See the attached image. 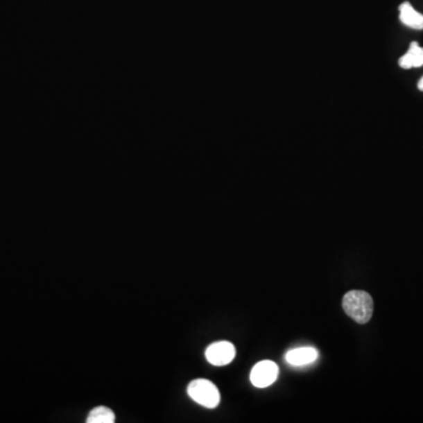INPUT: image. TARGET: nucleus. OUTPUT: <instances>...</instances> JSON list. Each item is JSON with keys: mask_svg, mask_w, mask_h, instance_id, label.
Here are the masks:
<instances>
[{"mask_svg": "<svg viewBox=\"0 0 423 423\" xmlns=\"http://www.w3.org/2000/svg\"><path fill=\"white\" fill-rule=\"evenodd\" d=\"M417 87H419L420 91H423V77L421 78V80L419 81V84H417Z\"/></svg>", "mask_w": 423, "mask_h": 423, "instance_id": "1a4fd4ad", "label": "nucleus"}, {"mask_svg": "<svg viewBox=\"0 0 423 423\" xmlns=\"http://www.w3.org/2000/svg\"><path fill=\"white\" fill-rule=\"evenodd\" d=\"M399 65L404 69L423 66V49L416 42H413L407 53L401 57Z\"/></svg>", "mask_w": 423, "mask_h": 423, "instance_id": "0eeeda50", "label": "nucleus"}, {"mask_svg": "<svg viewBox=\"0 0 423 423\" xmlns=\"http://www.w3.org/2000/svg\"><path fill=\"white\" fill-rule=\"evenodd\" d=\"M235 347L228 341L212 343L206 349V359L213 365H226L235 358Z\"/></svg>", "mask_w": 423, "mask_h": 423, "instance_id": "20e7f679", "label": "nucleus"}, {"mask_svg": "<svg viewBox=\"0 0 423 423\" xmlns=\"http://www.w3.org/2000/svg\"><path fill=\"white\" fill-rule=\"evenodd\" d=\"M343 311L355 322L365 325L372 319L374 302L372 296L365 291H350L343 296Z\"/></svg>", "mask_w": 423, "mask_h": 423, "instance_id": "f257e3e1", "label": "nucleus"}, {"mask_svg": "<svg viewBox=\"0 0 423 423\" xmlns=\"http://www.w3.org/2000/svg\"><path fill=\"white\" fill-rule=\"evenodd\" d=\"M319 358V353L313 347H301L295 349L289 350L286 354V360L289 365L295 367H304V365H311L316 361Z\"/></svg>", "mask_w": 423, "mask_h": 423, "instance_id": "39448f33", "label": "nucleus"}, {"mask_svg": "<svg viewBox=\"0 0 423 423\" xmlns=\"http://www.w3.org/2000/svg\"><path fill=\"white\" fill-rule=\"evenodd\" d=\"M114 421H116V415L113 411L103 406L92 409L86 420L87 423H113Z\"/></svg>", "mask_w": 423, "mask_h": 423, "instance_id": "6e6552de", "label": "nucleus"}, {"mask_svg": "<svg viewBox=\"0 0 423 423\" xmlns=\"http://www.w3.org/2000/svg\"><path fill=\"white\" fill-rule=\"evenodd\" d=\"M279 375L277 363L270 360L260 361L254 365L250 372V382L258 388H266L273 385Z\"/></svg>", "mask_w": 423, "mask_h": 423, "instance_id": "7ed1b4c3", "label": "nucleus"}, {"mask_svg": "<svg viewBox=\"0 0 423 423\" xmlns=\"http://www.w3.org/2000/svg\"><path fill=\"white\" fill-rule=\"evenodd\" d=\"M189 397L196 404H201L202 407L213 408L218 407L220 402V392L216 386L206 379H198L189 383L187 388Z\"/></svg>", "mask_w": 423, "mask_h": 423, "instance_id": "f03ea898", "label": "nucleus"}, {"mask_svg": "<svg viewBox=\"0 0 423 423\" xmlns=\"http://www.w3.org/2000/svg\"><path fill=\"white\" fill-rule=\"evenodd\" d=\"M401 23L413 30H423V15L416 11L408 1L400 5Z\"/></svg>", "mask_w": 423, "mask_h": 423, "instance_id": "423d86ee", "label": "nucleus"}]
</instances>
